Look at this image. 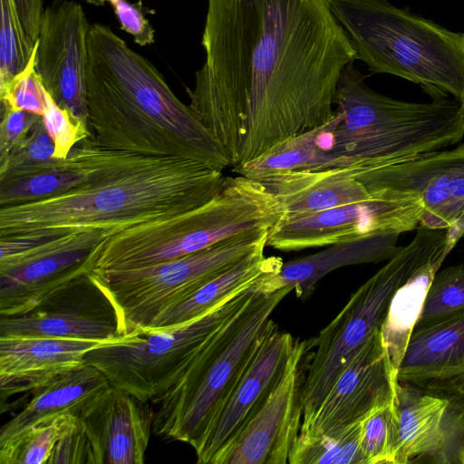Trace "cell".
Returning a JSON list of instances; mask_svg holds the SVG:
<instances>
[{
  "label": "cell",
  "mask_w": 464,
  "mask_h": 464,
  "mask_svg": "<svg viewBox=\"0 0 464 464\" xmlns=\"http://www.w3.org/2000/svg\"><path fill=\"white\" fill-rule=\"evenodd\" d=\"M464 309V266H448L439 270L428 291L416 327Z\"/></svg>",
  "instance_id": "obj_32"
},
{
  "label": "cell",
  "mask_w": 464,
  "mask_h": 464,
  "mask_svg": "<svg viewBox=\"0 0 464 464\" xmlns=\"http://www.w3.org/2000/svg\"><path fill=\"white\" fill-rule=\"evenodd\" d=\"M41 117L23 110L2 106L0 122V163L6 160L13 149L27 135Z\"/></svg>",
  "instance_id": "obj_38"
},
{
  "label": "cell",
  "mask_w": 464,
  "mask_h": 464,
  "mask_svg": "<svg viewBox=\"0 0 464 464\" xmlns=\"http://www.w3.org/2000/svg\"><path fill=\"white\" fill-rule=\"evenodd\" d=\"M399 443L397 398L362 420L361 451L364 464H395Z\"/></svg>",
  "instance_id": "obj_31"
},
{
  "label": "cell",
  "mask_w": 464,
  "mask_h": 464,
  "mask_svg": "<svg viewBox=\"0 0 464 464\" xmlns=\"http://www.w3.org/2000/svg\"><path fill=\"white\" fill-rule=\"evenodd\" d=\"M360 179L371 189L417 193L423 205L419 226L449 229L464 238V143L381 168L364 169Z\"/></svg>",
  "instance_id": "obj_13"
},
{
  "label": "cell",
  "mask_w": 464,
  "mask_h": 464,
  "mask_svg": "<svg viewBox=\"0 0 464 464\" xmlns=\"http://www.w3.org/2000/svg\"><path fill=\"white\" fill-rule=\"evenodd\" d=\"M110 384L80 414L95 464H142L153 432L154 407Z\"/></svg>",
  "instance_id": "obj_18"
},
{
  "label": "cell",
  "mask_w": 464,
  "mask_h": 464,
  "mask_svg": "<svg viewBox=\"0 0 464 464\" xmlns=\"http://www.w3.org/2000/svg\"><path fill=\"white\" fill-rule=\"evenodd\" d=\"M109 386L105 375L87 362L57 376L33 391L24 409L2 426L0 444L46 419L80 416L85 406Z\"/></svg>",
  "instance_id": "obj_24"
},
{
  "label": "cell",
  "mask_w": 464,
  "mask_h": 464,
  "mask_svg": "<svg viewBox=\"0 0 464 464\" xmlns=\"http://www.w3.org/2000/svg\"><path fill=\"white\" fill-rule=\"evenodd\" d=\"M423 205L411 191L378 188L371 198L294 220L279 221L266 246L291 252L416 229Z\"/></svg>",
  "instance_id": "obj_11"
},
{
  "label": "cell",
  "mask_w": 464,
  "mask_h": 464,
  "mask_svg": "<svg viewBox=\"0 0 464 464\" xmlns=\"http://www.w3.org/2000/svg\"><path fill=\"white\" fill-rule=\"evenodd\" d=\"M104 244L55 252L0 269V316L26 313L54 292L89 275Z\"/></svg>",
  "instance_id": "obj_20"
},
{
  "label": "cell",
  "mask_w": 464,
  "mask_h": 464,
  "mask_svg": "<svg viewBox=\"0 0 464 464\" xmlns=\"http://www.w3.org/2000/svg\"><path fill=\"white\" fill-rule=\"evenodd\" d=\"M262 182L279 200L287 221L372 197L354 167L300 169L281 172Z\"/></svg>",
  "instance_id": "obj_22"
},
{
  "label": "cell",
  "mask_w": 464,
  "mask_h": 464,
  "mask_svg": "<svg viewBox=\"0 0 464 464\" xmlns=\"http://www.w3.org/2000/svg\"><path fill=\"white\" fill-rule=\"evenodd\" d=\"M348 64L334 98L342 119L325 151L339 168L375 169L401 163L459 143L464 138V104L451 98L412 102L372 90Z\"/></svg>",
  "instance_id": "obj_4"
},
{
  "label": "cell",
  "mask_w": 464,
  "mask_h": 464,
  "mask_svg": "<svg viewBox=\"0 0 464 464\" xmlns=\"http://www.w3.org/2000/svg\"><path fill=\"white\" fill-rule=\"evenodd\" d=\"M357 59L373 73L421 87L432 99L464 104V34L400 8L388 0H329Z\"/></svg>",
  "instance_id": "obj_5"
},
{
  "label": "cell",
  "mask_w": 464,
  "mask_h": 464,
  "mask_svg": "<svg viewBox=\"0 0 464 464\" xmlns=\"http://www.w3.org/2000/svg\"><path fill=\"white\" fill-rule=\"evenodd\" d=\"M271 229L257 228L200 251L140 268L89 275L111 301L121 334L150 328L166 309L198 286L266 246Z\"/></svg>",
  "instance_id": "obj_9"
},
{
  "label": "cell",
  "mask_w": 464,
  "mask_h": 464,
  "mask_svg": "<svg viewBox=\"0 0 464 464\" xmlns=\"http://www.w3.org/2000/svg\"><path fill=\"white\" fill-rule=\"evenodd\" d=\"M189 106L230 167L328 122L357 54L329 0H208Z\"/></svg>",
  "instance_id": "obj_1"
},
{
  "label": "cell",
  "mask_w": 464,
  "mask_h": 464,
  "mask_svg": "<svg viewBox=\"0 0 464 464\" xmlns=\"http://www.w3.org/2000/svg\"><path fill=\"white\" fill-rule=\"evenodd\" d=\"M253 287L188 324L137 330L92 349L84 362L110 384L152 401L187 372L214 334L250 299Z\"/></svg>",
  "instance_id": "obj_8"
},
{
  "label": "cell",
  "mask_w": 464,
  "mask_h": 464,
  "mask_svg": "<svg viewBox=\"0 0 464 464\" xmlns=\"http://www.w3.org/2000/svg\"><path fill=\"white\" fill-rule=\"evenodd\" d=\"M265 248L251 253L233 267L207 281L166 309L150 328L188 324L253 287L263 276L278 272L284 263L282 258L266 256Z\"/></svg>",
  "instance_id": "obj_25"
},
{
  "label": "cell",
  "mask_w": 464,
  "mask_h": 464,
  "mask_svg": "<svg viewBox=\"0 0 464 464\" xmlns=\"http://www.w3.org/2000/svg\"><path fill=\"white\" fill-rule=\"evenodd\" d=\"M84 2L95 5V6H102L106 3H110L111 5H113L114 3L120 1V0H83Z\"/></svg>",
  "instance_id": "obj_40"
},
{
  "label": "cell",
  "mask_w": 464,
  "mask_h": 464,
  "mask_svg": "<svg viewBox=\"0 0 464 464\" xmlns=\"http://www.w3.org/2000/svg\"><path fill=\"white\" fill-rule=\"evenodd\" d=\"M90 27L79 3L53 0L41 18L34 60L35 72L54 102L86 123Z\"/></svg>",
  "instance_id": "obj_12"
},
{
  "label": "cell",
  "mask_w": 464,
  "mask_h": 464,
  "mask_svg": "<svg viewBox=\"0 0 464 464\" xmlns=\"http://www.w3.org/2000/svg\"><path fill=\"white\" fill-rule=\"evenodd\" d=\"M0 336L112 342L123 335L111 301L87 275L26 313L0 316Z\"/></svg>",
  "instance_id": "obj_14"
},
{
  "label": "cell",
  "mask_w": 464,
  "mask_h": 464,
  "mask_svg": "<svg viewBox=\"0 0 464 464\" xmlns=\"http://www.w3.org/2000/svg\"><path fill=\"white\" fill-rule=\"evenodd\" d=\"M45 100L44 127L54 143L55 158L65 159L78 143L92 137L89 125L58 106L46 91Z\"/></svg>",
  "instance_id": "obj_33"
},
{
  "label": "cell",
  "mask_w": 464,
  "mask_h": 464,
  "mask_svg": "<svg viewBox=\"0 0 464 464\" xmlns=\"http://www.w3.org/2000/svg\"><path fill=\"white\" fill-rule=\"evenodd\" d=\"M107 343L110 342L0 336L2 401L20 392H33L82 365L87 353Z\"/></svg>",
  "instance_id": "obj_19"
},
{
  "label": "cell",
  "mask_w": 464,
  "mask_h": 464,
  "mask_svg": "<svg viewBox=\"0 0 464 464\" xmlns=\"http://www.w3.org/2000/svg\"><path fill=\"white\" fill-rule=\"evenodd\" d=\"M48 464H95L91 438L79 416H72L63 428Z\"/></svg>",
  "instance_id": "obj_35"
},
{
  "label": "cell",
  "mask_w": 464,
  "mask_h": 464,
  "mask_svg": "<svg viewBox=\"0 0 464 464\" xmlns=\"http://www.w3.org/2000/svg\"><path fill=\"white\" fill-rule=\"evenodd\" d=\"M362 421L316 437L298 436L290 464H364L361 451Z\"/></svg>",
  "instance_id": "obj_28"
},
{
  "label": "cell",
  "mask_w": 464,
  "mask_h": 464,
  "mask_svg": "<svg viewBox=\"0 0 464 464\" xmlns=\"http://www.w3.org/2000/svg\"><path fill=\"white\" fill-rule=\"evenodd\" d=\"M222 170L201 161L150 157L99 146L90 178L52 197L0 207V237H45L92 229L115 234L206 203Z\"/></svg>",
  "instance_id": "obj_2"
},
{
  "label": "cell",
  "mask_w": 464,
  "mask_h": 464,
  "mask_svg": "<svg viewBox=\"0 0 464 464\" xmlns=\"http://www.w3.org/2000/svg\"><path fill=\"white\" fill-rule=\"evenodd\" d=\"M15 3L24 31L35 44L44 10V0H15Z\"/></svg>",
  "instance_id": "obj_39"
},
{
  "label": "cell",
  "mask_w": 464,
  "mask_h": 464,
  "mask_svg": "<svg viewBox=\"0 0 464 464\" xmlns=\"http://www.w3.org/2000/svg\"><path fill=\"white\" fill-rule=\"evenodd\" d=\"M292 291L254 292L214 334L183 377L151 401L155 435L188 443L195 450L199 448L261 344L277 326L273 312Z\"/></svg>",
  "instance_id": "obj_6"
},
{
  "label": "cell",
  "mask_w": 464,
  "mask_h": 464,
  "mask_svg": "<svg viewBox=\"0 0 464 464\" xmlns=\"http://www.w3.org/2000/svg\"><path fill=\"white\" fill-rule=\"evenodd\" d=\"M53 158H55V146L41 116L27 135L13 149L6 160L0 163V174L41 164Z\"/></svg>",
  "instance_id": "obj_34"
},
{
  "label": "cell",
  "mask_w": 464,
  "mask_h": 464,
  "mask_svg": "<svg viewBox=\"0 0 464 464\" xmlns=\"http://www.w3.org/2000/svg\"><path fill=\"white\" fill-rule=\"evenodd\" d=\"M0 95L29 65L34 46L22 26L15 0H0Z\"/></svg>",
  "instance_id": "obj_30"
},
{
  "label": "cell",
  "mask_w": 464,
  "mask_h": 464,
  "mask_svg": "<svg viewBox=\"0 0 464 464\" xmlns=\"http://www.w3.org/2000/svg\"><path fill=\"white\" fill-rule=\"evenodd\" d=\"M398 379L391 368L380 328H376L341 372L299 435L316 437L362 421L397 398Z\"/></svg>",
  "instance_id": "obj_16"
},
{
  "label": "cell",
  "mask_w": 464,
  "mask_h": 464,
  "mask_svg": "<svg viewBox=\"0 0 464 464\" xmlns=\"http://www.w3.org/2000/svg\"><path fill=\"white\" fill-rule=\"evenodd\" d=\"M34 53L29 65L0 95L2 106L43 116L46 107L45 90L34 70Z\"/></svg>",
  "instance_id": "obj_36"
},
{
  "label": "cell",
  "mask_w": 464,
  "mask_h": 464,
  "mask_svg": "<svg viewBox=\"0 0 464 464\" xmlns=\"http://www.w3.org/2000/svg\"><path fill=\"white\" fill-rule=\"evenodd\" d=\"M307 342H296L288 364L257 412L243 428L220 464H285L303 420Z\"/></svg>",
  "instance_id": "obj_15"
},
{
  "label": "cell",
  "mask_w": 464,
  "mask_h": 464,
  "mask_svg": "<svg viewBox=\"0 0 464 464\" xmlns=\"http://www.w3.org/2000/svg\"><path fill=\"white\" fill-rule=\"evenodd\" d=\"M282 216L281 203L262 182L226 177L221 190L201 206L111 236L93 270L134 269L179 258L253 229H272Z\"/></svg>",
  "instance_id": "obj_7"
},
{
  "label": "cell",
  "mask_w": 464,
  "mask_h": 464,
  "mask_svg": "<svg viewBox=\"0 0 464 464\" xmlns=\"http://www.w3.org/2000/svg\"><path fill=\"white\" fill-rule=\"evenodd\" d=\"M399 235H382L327 246L322 251L283 263L278 272L260 278L253 286L259 294L292 287L297 297L308 296L317 282L343 266L387 261L401 246Z\"/></svg>",
  "instance_id": "obj_23"
},
{
  "label": "cell",
  "mask_w": 464,
  "mask_h": 464,
  "mask_svg": "<svg viewBox=\"0 0 464 464\" xmlns=\"http://www.w3.org/2000/svg\"><path fill=\"white\" fill-rule=\"evenodd\" d=\"M432 256L430 245L420 237L397 251L350 297L339 314L319 333L303 386L306 425L360 348L384 321L396 291Z\"/></svg>",
  "instance_id": "obj_10"
},
{
  "label": "cell",
  "mask_w": 464,
  "mask_h": 464,
  "mask_svg": "<svg viewBox=\"0 0 464 464\" xmlns=\"http://www.w3.org/2000/svg\"><path fill=\"white\" fill-rule=\"evenodd\" d=\"M72 416L46 419L0 444V464H48L60 434Z\"/></svg>",
  "instance_id": "obj_29"
},
{
  "label": "cell",
  "mask_w": 464,
  "mask_h": 464,
  "mask_svg": "<svg viewBox=\"0 0 464 464\" xmlns=\"http://www.w3.org/2000/svg\"><path fill=\"white\" fill-rule=\"evenodd\" d=\"M449 252H442L422 265L394 294L381 326L383 343L393 374L398 371L411 335L422 312L436 273Z\"/></svg>",
  "instance_id": "obj_27"
},
{
  "label": "cell",
  "mask_w": 464,
  "mask_h": 464,
  "mask_svg": "<svg viewBox=\"0 0 464 464\" xmlns=\"http://www.w3.org/2000/svg\"><path fill=\"white\" fill-rule=\"evenodd\" d=\"M88 123L105 149L175 157L224 170L230 162L189 105L158 69L111 27L95 23L88 34Z\"/></svg>",
  "instance_id": "obj_3"
},
{
  "label": "cell",
  "mask_w": 464,
  "mask_h": 464,
  "mask_svg": "<svg viewBox=\"0 0 464 464\" xmlns=\"http://www.w3.org/2000/svg\"><path fill=\"white\" fill-rule=\"evenodd\" d=\"M449 404L447 399L414 392L409 384L398 382L399 443L395 464H405L414 457L442 450L446 444L444 420Z\"/></svg>",
  "instance_id": "obj_26"
},
{
  "label": "cell",
  "mask_w": 464,
  "mask_h": 464,
  "mask_svg": "<svg viewBox=\"0 0 464 464\" xmlns=\"http://www.w3.org/2000/svg\"><path fill=\"white\" fill-rule=\"evenodd\" d=\"M398 382L432 389L464 382V309L414 328Z\"/></svg>",
  "instance_id": "obj_21"
},
{
  "label": "cell",
  "mask_w": 464,
  "mask_h": 464,
  "mask_svg": "<svg viewBox=\"0 0 464 464\" xmlns=\"http://www.w3.org/2000/svg\"><path fill=\"white\" fill-rule=\"evenodd\" d=\"M111 6L121 28L130 34L136 44L146 46L155 42V31L146 17L141 0L135 3L120 0Z\"/></svg>",
  "instance_id": "obj_37"
},
{
  "label": "cell",
  "mask_w": 464,
  "mask_h": 464,
  "mask_svg": "<svg viewBox=\"0 0 464 464\" xmlns=\"http://www.w3.org/2000/svg\"><path fill=\"white\" fill-rule=\"evenodd\" d=\"M296 342L278 326L267 335L195 450L198 463L220 464L243 428L281 379Z\"/></svg>",
  "instance_id": "obj_17"
}]
</instances>
